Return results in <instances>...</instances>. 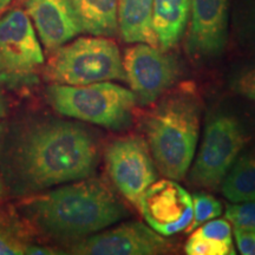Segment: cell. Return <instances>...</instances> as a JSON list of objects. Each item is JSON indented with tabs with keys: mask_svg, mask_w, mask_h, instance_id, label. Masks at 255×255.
Wrapping results in <instances>:
<instances>
[{
	"mask_svg": "<svg viewBox=\"0 0 255 255\" xmlns=\"http://www.w3.org/2000/svg\"><path fill=\"white\" fill-rule=\"evenodd\" d=\"M5 71H6V65L4 60L1 58V56H0V72H5Z\"/></svg>",
	"mask_w": 255,
	"mask_h": 255,
	"instance_id": "obj_29",
	"label": "cell"
},
{
	"mask_svg": "<svg viewBox=\"0 0 255 255\" xmlns=\"http://www.w3.org/2000/svg\"><path fill=\"white\" fill-rule=\"evenodd\" d=\"M2 138H4V127H2L1 124H0V146H1Z\"/></svg>",
	"mask_w": 255,
	"mask_h": 255,
	"instance_id": "obj_30",
	"label": "cell"
},
{
	"mask_svg": "<svg viewBox=\"0 0 255 255\" xmlns=\"http://www.w3.org/2000/svg\"><path fill=\"white\" fill-rule=\"evenodd\" d=\"M100 161L94 132L81 123L43 120L21 129L5 155L9 182L18 193L90 177Z\"/></svg>",
	"mask_w": 255,
	"mask_h": 255,
	"instance_id": "obj_1",
	"label": "cell"
},
{
	"mask_svg": "<svg viewBox=\"0 0 255 255\" xmlns=\"http://www.w3.org/2000/svg\"><path fill=\"white\" fill-rule=\"evenodd\" d=\"M138 209L146 223L165 238L188 229L194 219L191 196L171 178L152 183L141 197Z\"/></svg>",
	"mask_w": 255,
	"mask_h": 255,
	"instance_id": "obj_10",
	"label": "cell"
},
{
	"mask_svg": "<svg viewBox=\"0 0 255 255\" xmlns=\"http://www.w3.org/2000/svg\"><path fill=\"white\" fill-rule=\"evenodd\" d=\"M0 56L5 72L27 76L44 63L43 50L28 14L13 9L0 18Z\"/></svg>",
	"mask_w": 255,
	"mask_h": 255,
	"instance_id": "obj_12",
	"label": "cell"
},
{
	"mask_svg": "<svg viewBox=\"0 0 255 255\" xmlns=\"http://www.w3.org/2000/svg\"><path fill=\"white\" fill-rule=\"evenodd\" d=\"M2 193H4V186H2V182H1V178H0V197H1Z\"/></svg>",
	"mask_w": 255,
	"mask_h": 255,
	"instance_id": "obj_31",
	"label": "cell"
},
{
	"mask_svg": "<svg viewBox=\"0 0 255 255\" xmlns=\"http://www.w3.org/2000/svg\"><path fill=\"white\" fill-rule=\"evenodd\" d=\"M196 232L202 237L212 239V240L233 245L231 222H228L227 220H210L207 223H203V226H201Z\"/></svg>",
	"mask_w": 255,
	"mask_h": 255,
	"instance_id": "obj_22",
	"label": "cell"
},
{
	"mask_svg": "<svg viewBox=\"0 0 255 255\" xmlns=\"http://www.w3.org/2000/svg\"><path fill=\"white\" fill-rule=\"evenodd\" d=\"M173 247L163 235L143 222H126L79 240L71 247L79 255H157L170 253Z\"/></svg>",
	"mask_w": 255,
	"mask_h": 255,
	"instance_id": "obj_9",
	"label": "cell"
},
{
	"mask_svg": "<svg viewBox=\"0 0 255 255\" xmlns=\"http://www.w3.org/2000/svg\"><path fill=\"white\" fill-rule=\"evenodd\" d=\"M246 128L234 115L215 113L207 121L189 181L203 189L218 190L248 142Z\"/></svg>",
	"mask_w": 255,
	"mask_h": 255,
	"instance_id": "obj_6",
	"label": "cell"
},
{
	"mask_svg": "<svg viewBox=\"0 0 255 255\" xmlns=\"http://www.w3.org/2000/svg\"><path fill=\"white\" fill-rule=\"evenodd\" d=\"M232 88L239 95L255 103V65L239 71L232 79Z\"/></svg>",
	"mask_w": 255,
	"mask_h": 255,
	"instance_id": "obj_23",
	"label": "cell"
},
{
	"mask_svg": "<svg viewBox=\"0 0 255 255\" xmlns=\"http://www.w3.org/2000/svg\"><path fill=\"white\" fill-rule=\"evenodd\" d=\"M190 11L191 0H154L152 28L162 50L177 45L186 32Z\"/></svg>",
	"mask_w": 255,
	"mask_h": 255,
	"instance_id": "obj_14",
	"label": "cell"
},
{
	"mask_svg": "<svg viewBox=\"0 0 255 255\" xmlns=\"http://www.w3.org/2000/svg\"><path fill=\"white\" fill-rule=\"evenodd\" d=\"M221 190L233 203L255 201V146L239 155L223 180Z\"/></svg>",
	"mask_w": 255,
	"mask_h": 255,
	"instance_id": "obj_17",
	"label": "cell"
},
{
	"mask_svg": "<svg viewBox=\"0 0 255 255\" xmlns=\"http://www.w3.org/2000/svg\"><path fill=\"white\" fill-rule=\"evenodd\" d=\"M27 254H56V252L47 247L30 246L27 250Z\"/></svg>",
	"mask_w": 255,
	"mask_h": 255,
	"instance_id": "obj_26",
	"label": "cell"
},
{
	"mask_svg": "<svg viewBox=\"0 0 255 255\" xmlns=\"http://www.w3.org/2000/svg\"><path fill=\"white\" fill-rule=\"evenodd\" d=\"M226 219L235 228L246 232H255V201L239 202L226 208Z\"/></svg>",
	"mask_w": 255,
	"mask_h": 255,
	"instance_id": "obj_21",
	"label": "cell"
},
{
	"mask_svg": "<svg viewBox=\"0 0 255 255\" xmlns=\"http://www.w3.org/2000/svg\"><path fill=\"white\" fill-rule=\"evenodd\" d=\"M82 32L114 37L119 32V0H71Z\"/></svg>",
	"mask_w": 255,
	"mask_h": 255,
	"instance_id": "obj_16",
	"label": "cell"
},
{
	"mask_svg": "<svg viewBox=\"0 0 255 255\" xmlns=\"http://www.w3.org/2000/svg\"><path fill=\"white\" fill-rule=\"evenodd\" d=\"M194 208V219L188 232H194L203 223L219 218L222 214V203L215 196L206 191H196L191 196Z\"/></svg>",
	"mask_w": 255,
	"mask_h": 255,
	"instance_id": "obj_19",
	"label": "cell"
},
{
	"mask_svg": "<svg viewBox=\"0 0 255 255\" xmlns=\"http://www.w3.org/2000/svg\"><path fill=\"white\" fill-rule=\"evenodd\" d=\"M51 107L63 116L121 131L131 124L137 103L132 91L109 81L88 85L53 84L47 88Z\"/></svg>",
	"mask_w": 255,
	"mask_h": 255,
	"instance_id": "obj_4",
	"label": "cell"
},
{
	"mask_svg": "<svg viewBox=\"0 0 255 255\" xmlns=\"http://www.w3.org/2000/svg\"><path fill=\"white\" fill-rule=\"evenodd\" d=\"M229 0H191L186 50L191 58L209 60L225 51L228 39Z\"/></svg>",
	"mask_w": 255,
	"mask_h": 255,
	"instance_id": "obj_11",
	"label": "cell"
},
{
	"mask_svg": "<svg viewBox=\"0 0 255 255\" xmlns=\"http://www.w3.org/2000/svg\"><path fill=\"white\" fill-rule=\"evenodd\" d=\"M201 103L190 89L168 95L145 121L146 142L157 170L164 177H186L195 156Z\"/></svg>",
	"mask_w": 255,
	"mask_h": 255,
	"instance_id": "obj_3",
	"label": "cell"
},
{
	"mask_svg": "<svg viewBox=\"0 0 255 255\" xmlns=\"http://www.w3.org/2000/svg\"><path fill=\"white\" fill-rule=\"evenodd\" d=\"M11 1L12 0H0V11H2Z\"/></svg>",
	"mask_w": 255,
	"mask_h": 255,
	"instance_id": "obj_28",
	"label": "cell"
},
{
	"mask_svg": "<svg viewBox=\"0 0 255 255\" xmlns=\"http://www.w3.org/2000/svg\"><path fill=\"white\" fill-rule=\"evenodd\" d=\"M6 115V102L2 97V95L0 94V120L2 119Z\"/></svg>",
	"mask_w": 255,
	"mask_h": 255,
	"instance_id": "obj_27",
	"label": "cell"
},
{
	"mask_svg": "<svg viewBox=\"0 0 255 255\" xmlns=\"http://www.w3.org/2000/svg\"><path fill=\"white\" fill-rule=\"evenodd\" d=\"M24 212L49 237L75 241L107 229L128 215L105 181L89 177L28 201Z\"/></svg>",
	"mask_w": 255,
	"mask_h": 255,
	"instance_id": "obj_2",
	"label": "cell"
},
{
	"mask_svg": "<svg viewBox=\"0 0 255 255\" xmlns=\"http://www.w3.org/2000/svg\"><path fill=\"white\" fill-rule=\"evenodd\" d=\"M154 0H119V31L127 43L158 46L152 28Z\"/></svg>",
	"mask_w": 255,
	"mask_h": 255,
	"instance_id": "obj_15",
	"label": "cell"
},
{
	"mask_svg": "<svg viewBox=\"0 0 255 255\" xmlns=\"http://www.w3.org/2000/svg\"><path fill=\"white\" fill-rule=\"evenodd\" d=\"M105 163L114 186L138 208L144 191L157 181V167L146 139L127 136L111 142L105 150Z\"/></svg>",
	"mask_w": 255,
	"mask_h": 255,
	"instance_id": "obj_7",
	"label": "cell"
},
{
	"mask_svg": "<svg viewBox=\"0 0 255 255\" xmlns=\"http://www.w3.org/2000/svg\"><path fill=\"white\" fill-rule=\"evenodd\" d=\"M30 245H25L18 239L0 232V255L27 254Z\"/></svg>",
	"mask_w": 255,
	"mask_h": 255,
	"instance_id": "obj_24",
	"label": "cell"
},
{
	"mask_svg": "<svg viewBox=\"0 0 255 255\" xmlns=\"http://www.w3.org/2000/svg\"><path fill=\"white\" fill-rule=\"evenodd\" d=\"M233 31L242 50L255 57V0H238L235 2Z\"/></svg>",
	"mask_w": 255,
	"mask_h": 255,
	"instance_id": "obj_18",
	"label": "cell"
},
{
	"mask_svg": "<svg viewBox=\"0 0 255 255\" xmlns=\"http://www.w3.org/2000/svg\"><path fill=\"white\" fill-rule=\"evenodd\" d=\"M184 251L188 255H234V245L212 240L194 232L188 239Z\"/></svg>",
	"mask_w": 255,
	"mask_h": 255,
	"instance_id": "obj_20",
	"label": "cell"
},
{
	"mask_svg": "<svg viewBox=\"0 0 255 255\" xmlns=\"http://www.w3.org/2000/svg\"><path fill=\"white\" fill-rule=\"evenodd\" d=\"M123 66L127 82L141 105L157 101L173 87L180 75V66L174 56L144 43H137L126 50Z\"/></svg>",
	"mask_w": 255,
	"mask_h": 255,
	"instance_id": "obj_8",
	"label": "cell"
},
{
	"mask_svg": "<svg viewBox=\"0 0 255 255\" xmlns=\"http://www.w3.org/2000/svg\"><path fill=\"white\" fill-rule=\"evenodd\" d=\"M238 250L242 255H255V232H246L235 228Z\"/></svg>",
	"mask_w": 255,
	"mask_h": 255,
	"instance_id": "obj_25",
	"label": "cell"
},
{
	"mask_svg": "<svg viewBox=\"0 0 255 255\" xmlns=\"http://www.w3.org/2000/svg\"><path fill=\"white\" fill-rule=\"evenodd\" d=\"M45 71L47 78L56 84L127 81L119 46L108 37L79 38L65 44L53 51Z\"/></svg>",
	"mask_w": 255,
	"mask_h": 255,
	"instance_id": "obj_5",
	"label": "cell"
},
{
	"mask_svg": "<svg viewBox=\"0 0 255 255\" xmlns=\"http://www.w3.org/2000/svg\"><path fill=\"white\" fill-rule=\"evenodd\" d=\"M26 9L46 50L56 51L82 32L71 0H26Z\"/></svg>",
	"mask_w": 255,
	"mask_h": 255,
	"instance_id": "obj_13",
	"label": "cell"
}]
</instances>
